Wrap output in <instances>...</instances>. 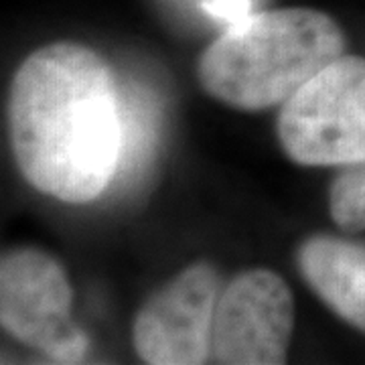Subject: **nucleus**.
<instances>
[{
  "mask_svg": "<svg viewBox=\"0 0 365 365\" xmlns=\"http://www.w3.org/2000/svg\"><path fill=\"white\" fill-rule=\"evenodd\" d=\"M9 124L21 173L59 201L88 203L120 170V90L90 47L55 43L29 55L11 86Z\"/></svg>",
  "mask_w": 365,
  "mask_h": 365,
  "instance_id": "nucleus-1",
  "label": "nucleus"
},
{
  "mask_svg": "<svg viewBox=\"0 0 365 365\" xmlns=\"http://www.w3.org/2000/svg\"><path fill=\"white\" fill-rule=\"evenodd\" d=\"M345 35L314 9H276L230 25L199 61L201 86L237 110L284 104L321 69L339 59Z\"/></svg>",
  "mask_w": 365,
  "mask_h": 365,
  "instance_id": "nucleus-2",
  "label": "nucleus"
},
{
  "mask_svg": "<svg viewBox=\"0 0 365 365\" xmlns=\"http://www.w3.org/2000/svg\"><path fill=\"white\" fill-rule=\"evenodd\" d=\"M278 138L304 167L365 163V59L341 55L290 96Z\"/></svg>",
  "mask_w": 365,
  "mask_h": 365,
  "instance_id": "nucleus-3",
  "label": "nucleus"
},
{
  "mask_svg": "<svg viewBox=\"0 0 365 365\" xmlns=\"http://www.w3.org/2000/svg\"><path fill=\"white\" fill-rule=\"evenodd\" d=\"M71 284L61 264L35 248L6 252L0 262V321L14 339L53 361H81L88 337L71 321Z\"/></svg>",
  "mask_w": 365,
  "mask_h": 365,
  "instance_id": "nucleus-4",
  "label": "nucleus"
},
{
  "mask_svg": "<svg viewBox=\"0 0 365 365\" xmlns=\"http://www.w3.org/2000/svg\"><path fill=\"white\" fill-rule=\"evenodd\" d=\"M292 329L294 299L287 282L270 270H248L217 299L211 355L230 365L284 364Z\"/></svg>",
  "mask_w": 365,
  "mask_h": 365,
  "instance_id": "nucleus-5",
  "label": "nucleus"
},
{
  "mask_svg": "<svg viewBox=\"0 0 365 365\" xmlns=\"http://www.w3.org/2000/svg\"><path fill=\"white\" fill-rule=\"evenodd\" d=\"M217 299V274L207 262L185 268L136 314L132 337L138 357L150 365L207 361Z\"/></svg>",
  "mask_w": 365,
  "mask_h": 365,
  "instance_id": "nucleus-6",
  "label": "nucleus"
},
{
  "mask_svg": "<svg viewBox=\"0 0 365 365\" xmlns=\"http://www.w3.org/2000/svg\"><path fill=\"white\" fill-rule=\"evenodd\" d=\"M304 280L347 323L365 331V248L335 237H311L299 252Z\"/></svg>",
  "mask_w": 365,
  "mask_h": 365,
  "instance_id": "nucleus-7",
  "label": "nucleus"
},
{
  "mask_svg": "<svg viewBox=\"0 0 365 365\" xmlns=\"http://www.w3.org/2000/svg\"><path fill=\"white\" fill-rule=\"evenodd\" d=\"M120 114H122V160L120 170L132 169L138 158L150 148L155 116L150 98L140 90H120ZM118 170V173H120Z\"/></svg>",
  "mask_w": 365,
  "mask_h": 365,
  "instance_id": "nucleus-8",
  "label": "nucleus"
},
{
  "mask_svg": "<svg viewBox=\"0 0 365 365\" xmlns=\"http://www.w3.org/2000/svg\"><path fill=\"white\" fill-rule=\"evenodd\" d=\"M331 217L347 232L365 230V169L341 175L331 187Z\"/></svg>",
  "mask_w": 365,
  "mask_h": 365,
  "instance_id": "nucleus-9",
  "label": "nucleus"
},
{
  "mask_svg": "<svg viewBox=\"0 0 365 365\" xmlns=\"http://www.w3.org/2000/svg\"><path fill=\"white\" fill-rule=\"evenodd\" d=\"M201 4L213 19L225 21L230 25L240 23L250 13V0H201Z\"/></svg>",
  "mask_w": 365,
  "mask_h": 365,
  "instance_id": "nucleus-10",
  "label": "nucleus"
}]
</instances>
